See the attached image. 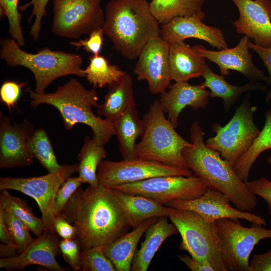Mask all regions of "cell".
Segmentation results:
<instances>
[{
	"label": "cell",
	"mask_w": 271,
	"mask_h": 271,
	"mask_svg": "<svg viewBox=\"0 0 271 271\" xmlns=\"http://www.w3.org/2000/svg\"><path fill=\"white\" fill-rule=\"evenodd\" d=\"M59 215L75 227L82 250L103 246L131 227L111 188L100 183L84 190L79 187Z\"/></svg>",
	"instance_id": "1"
},
{
	"label": "cell",
	"mask_w": 271,
	"mask_h": 271,
	"mask_svg": "<svg viewBox=\"0 0 271 271\" xmlns=\"http://www.w3.org/2000/svg\"><path fill=\"white\" fill-rule=\"evenodd\" d=\"M192 146L185 148L182 156L187 167L201 178L211 189L225 195L235 208L251 212L257 205V198L236 174L234 166L220 154L208 147L204 141L205 132L194 122L190 129Z\"/></svg>",
	"instance_id": "2"
},
{
	"label": "cell",
	"mask_w": 271,
	"mask_h": 271,
	"mask_svg": "<svg viewBox=\"0 0 271 271\" xmlns=\"http://www.w3.org/2000/svg\"><path fill=\"white\" fill-rule=\"evenodd\" d=\"M104 15V34L126 59L137 58L149 41L160 36V24L147 0H110Z\"/></svg>",
	"instance_id": "3"
},
{
	"label": "cell",
	"mask_w": 271,
	"mask_h": 271,
	"mask_svg": "<svg viewBox=\"0 0 271 271\" xmlns=\"http://www.w3.org/2000/svg\"><path fill=\"white\" fill-rule=\"evenodd\" d=\"M27 92L32 107L42 104L55 107L67 130L72 129L77 123L85 124L91 128L93 140L101 146L107 144L116 135L113 122L95 115L92 110V107L97 108L99 105L96 90L86 89L75 78L58 86L54 92L38 93L30 89Z\"/></svg>",
	"instance_id": "4"
},
{
	"label": "cell",
	"mask_w": 271,
	"mask_h": 271,
	"mask_svg": "<svg viewBox=\"0 0 271 271\" xmlns=\"http://www.w3.org/2000/svg\"><path fill=\"white\" fill-rule=\"evenodd\" d=\"M0 58L9 67L23 66L33 74L36 81L35 91L45 92L46 89L56 79L69 75L85 77L81 55L48 47L28 53L21 49L12 38L1 39Z\"/></svg>",
	"instance_id": "5"
},
{
	"label": "cell",
	"mask_w": 271,
	"mask_h": 271,
	"mask_svg": "<svg viewBox=\"0 0 271 271\" xmlns=\"http://www.w3.org/2000/svg\"><path fill=\"white\" fill-rule=\"evenodd\" d=\"M165 114L158 100L150 105L148 111L143 117L145 128L140 142L136 145V157L172 167L189 169L182 152L192 144L176 131Z\"/></svg>",
	"instance_id": "6"
},
{
	"label": "cell",
	"mask_w": 271,
	"mask_h": 271,
	"mask_svg": "<svg viewBox=\"0 0 271 271\" xmlns=\"http://www.w3.org/2000/svg\"><path fill=\"white\" fill-rule=\"evenodd\" d=\"M171 208L168 218L181 236L180 249L210 265L214 271H227L222 257L215 221L192 210Z\"/></svg>",
	"instance_id": "7"
},
{
	"label": "cell",
	"mask_w": 271,
	"mask_h": 271,
	"mask_svg": "<svg viewBox=\"0 0 271 271\" xmlns=\"http://www.w3.org/2000/svg\"><path fill=\"white\" fill-rule=\"evenodd\" d=\"M257 109L251 106L250 93L243 98L230 121L224 126L215 123L212 130L215 133L208 139L206 145L218 152L232 166L250 148L260 130L254 121Z\"/></svg>",
	"instance_id": "8"
},
{
	"label": "cell",
	"mask_w": 271,
	"mask_h": 271,
	"mask_svg": "<svg viewBox=\"0 0 271 271\" xmlns=\"http://www.w3.org/2000/svg\"><path fill=\"white\" fill-rule=\"evenodd\" d=\"M215 223L227 271H250V255L261 240L271 238V229L256 224L246 227L229 218L218 219Z\"/></svg>",
	"instance_id": "9"
},
{
	"label": "cell",
	"mask_w": 271,
	"mask_h": 271,
	"mask_svg": "<svg viewBox=\"0 0 271 271\" xmlns=\"http://www.w3.org/2000/svg\"><path fill=\"white\" fill-rule=\"evenodd\" d=\"M79 163L65 164L57 173L28 178L2 177L0 190L19 191L33 198L37 203L46 230L55 231L53 212L55 197L66 179L78 171Z\"/></svg>",
	"instance_id": "10"
},
{
	"label": "cell",
	"mask_w": 271,
	"mask_h": 271,
	"mask_svg": "<svg viewBox=\"0 0 271 271\" xmlns=\"http://www.w3.org/2000/svg\"><path fill=\"white\" fill-rule=\"evenodd\" d=\"M101 0H52V31L55 35L78 39L103 26Z\"/></svg>",
	"instance_id": "11"
},
{
	"label": "cell",
	"mask_w": 271,
	"mask_h": 271,
	"mask_svg": "<svg viewBox=\"0 0 271 271\" xmlns=\"http://www.w3.org/2000/svg\"><path fill=\"white\" fill-rule=\"evenodd\" d=\"M112 188L126 193L145 196L164 205L174 200L198 198L209 187L201 178L192 175L159 176Z\"/></svg>",
	"instance_id": "12"
},
{
	"label": "cell",
	"mask_w": 271,
	"mask_h": 271,
	"mask_svg": "<svg viewBox=\"0 0 271 271\" xmlns=\"http://www.w3.org/2000/svg\"><path fill=\"white\" fill-rule=\"evenodd\" d=\"M192 175V171L188 168L140 158L119 162L102 161L97 170L99 183L109 188L159 176Z\"/></svg>",
	"instance_id": "13"
},
{
	"label": "cell",
	"mask_w": 271,
	"mask_h": 271,
	"mask_svg": "<svg viewBox=\"0 0 271 271\" xmlns=\"http://www.w3.org/2000/svg\"><path fill=\"white\" fill-rule=\"evenodd\" d=\"M35 129L28 120L12 123L0 111V168H22L31 165L34 157L28 148V142Z\"/></svg>",
	"instance_id": "14"
},
{
	"label": "cell",
	"mask_w": 271,
	"mask_h": 271,
	"mask_svg": "<svg viewBox=\"0 0 271 271\" xmlns=\"http://www.w3.org/2000/svg\"><path fill=\"white\" fill-rule=\"evenodd\" d=\"M169 48V44L159 36L149 41L137 58L133 72L138 80L148 82L154 94H161L170 85Z\"/></svg>",
	"instance_id": "15"
},
{
	"label": "cell",
	"mask_w": 271,
	"mask_h": 271,
	"mask_svg": "<svg viewBox=\"0 0 271 271\" xmlns=\"http://www.w3.org/2000/svg\"><path fill=\"white\" fill-rule=\"evenodd\" d=\"M230 199L222 193L209 188L201 197L192 200H174L164 205L177 209L194 211L204 218L213 221L221 218L245 220L252 224L266 225L265 220L260 215L233 208Z\"/></svg>",
	"instance_id": "16"
},
{
	"label": "cell",
	"mask_w": 271,
	"mask_h": 271,
	"mask_svg": "<svg viewBox=\"0 0 271 271\" xmlns=\"http://www.w3.org/2000/svg\"><path fill=\"white\" fill-rule=\"evenodd\" d=\"M249 39L243 35L234 47L218 51L208 50L202 45H195L193 47L205 58L217 65L223 76L229 75L230 70H234L242 74L251 82L261 81L270 84L269 78L252 61V55L249 52Z\"/></svg>",
	"instance_id": "17"
},
{
	"label": "cell",
	"mask_w": 271,
	"mask_h": 271,
	"mask_svg": "<svg viewBox=\"0 0 271 271\" xmlns=\"http://www.w3.org/2000/svg\"><path fill=\"white\" fill-rule=\"evenodd\" d=\"M239 18L233 23L236 32L254 43L271 48V3L269 0H232Z\"/></svg>",
	"instance_id": "18"
},
{
	"label": "cell",
	"mask_w": 271,
	"mask_h": 271,
	"mask_svg": "<svg viewBox=\"0 0 271 271\" xmlns=\"http://www.w3.org/2000/svg\"><path fill=\"white\" fill-rule=\"evenodd\" d=\"M58 235L45 230L28 248L17 256L1 258L0 267L7 270H23L30 265H38L52 271H65L56 257L61 252Z\"/></svg>",
	"instance_id": "19"
},
{
	"label": "cell",
	"mask_w": 271,
	"mask_h": 271,
	"mask_svg": "<svg viewBox=\"0 0 271 271\" xmlns=\"http://www.w3.org/2000/svg\"><path fill=\"white\" fill-rule=\"evenodd\" d=\"M202 21L195 16L174 18L168 23L160 25V36L169 44L194 38L204 41L218 50L227 48L222 30L207 25Z\"/></svg>",
	"instance_id": "20"
},
{
	"label": "cell",
	"mask_w": 271,
	"mask_h": 271,
	"mask_svg": "<svg viewBox=\"0 0 271 271\" xmlns=\"http://www.w3.org/2000/svg\"><path fill=\"white\" fill-rule=\"evenodd\" d=\"M159 104L175 127L182 110L189 106L194 110L205 108L209 103L210 91L201 84L193 85L188 81L175 82L161 94Z\"/></svg>",
	"instance_id": "21"
},
{
	"label": "cell",
	"mask_w": 271,
	"mask_h": 271,
	"mask_svg": "<svg viewBox=\"0 0 271 271\" xmlns=\"http://www.w3.org/2000/svg\"><path fill=\"white\" fill-rule=\"evenodd\" d=\"M169 45L172 80L175 82H184L202 76L207 64L205 58L193 47H191L184 41Z\"/></svg>",
	"instance_id": "22"
},
{
	"label": "cell",
	"mask_w": 271,
	"mask_h": 271,
	"mask_svg": "<svg viewBox=\"0 0 271 271\" xmlns=\"http://www.w3.org/2000/svg\"><path fill=\"white\" fill-rule=\"evenodd\" d=\"M158 218L153 217L145 221L130 232L102 246L104 253L116 271L130 270L139 240L147 228Z\"/></svg>",
	"instance_id": "23"
},
{
	"label": "cell",
	"mask_w": 271,
	"mask_h": 271,
	"mask_svg": "<svg viewBox=\"0 0 271 271\" xmlns=\"http://www.w3.org/2000/svg\"><path fill=\"white\" fill-rule=\"evenodd\" d=\"M167 217H159L145 232V238L136 251L131 266L132 271H146L155 253L169 236L178 232L176 226L169 222Z\"/></svg>",
	"instance_id": "24"
},
{
	"label": "cell",
	"mask_w": 271,
	"mask_h": 271,
	"mask_svg": "<svg viewBox=\"0 0 271 271\" xmlns=\"http://www.w3.org/2000/svg\"><path fill=\"white\" fill-rule=\"evenodd\" d=\"M111 189L124 211L132 228L151 218L169 217L171 207L145 196L126 193L113 188Z\"/></svg>",
	"instance_id": "25"
},
{
	"label": "cell",
	"mask_w": 271,
	"mask_h": 271,
	"mask_svg": "<svg viewBox=\"0 0 271 271\" xmlns=\"http://www.w3.org/2000/svg\"><path fill=\"white\" fill-rule=\"evenodd\" d=\"M113 122L123 160L137 159L135 154L136 140L143 134L145 125L143 119L139 116L136 103L130 105Z\"/></svg>",
	"instance_id": "26"
},
{
	"label": "cell",
	"mask_w": 271,
	"mask_h": 271,
	"mask_svg": "<svg viewBox=\"0 0 271 271\" xmlns=\"http://www.w3.org/2000/svg\"><path fill=\"white\" fill-rule=\"evenodd\" d=\"M108 93L103 103L97 107V113L113 122L131 104L134 100L132 77L127 72L117 81L108 85Z\"/></svg>",
	"instance_id": "27"
},
{
	"label": "cell",
	"mask_w": 271,
	"mask_h": 271,
	"mask_svg": "<svg viewBox=\"0 0 271 271\" xmlns=\"http://www.w3.org/2000/svg\"><path fill=\"white\" fill-rule=\"evenodd\" d=\"M204 81L201 84L210 90V97L222 99L225 111L228 112L239 97L243 93L251 91L267 92L266 87L259 82H251L242 86H235L227 82L224 76L214 73L206 64L202 74Z\"/></svg>",
	"instance_id": "28"
},
{
	"label": "cell",
	"mask_w": 271,
	"mask_h": 271,
	"mask_svg": "<svg viewBox=\"0 0 271 271\" xmlns=\"http://www.w3.org/2000/svg\"><path fill=\"white\" fill-rule=\"evenodd\" d=\"M204 0H152L150 7L154 16L163 25L181 16H195L204 20Z\"/></svg>",
	"instance_id": "29"
},
{
	"label": "cell",
	"mask_w": 271,
	"mask_h": 271,
	"mask_svg": "<svg viewBox=\"0 0 271 271\" xmlns=\"http://www.w3.org/2000/svg\"><path fill=\"white\" fill-rule=\"evenodd\" d=\"M271 149V109L265 113L263 128L250 148L237 160L234 169L243 182L248 181L250 171L254 162L263 152ZM271 165V155L267 159Z\"/></svg>",
	"instance_id": "30"
},
{
	"label": "cell",
	"mask_w": 271,
	"mask_h": 271,
	"mask_svg": "<svg viewBox=\"0 0 271 271\" xmlns=\"http://www.w3.org/2000/svg\"><path fill=\"white\" fill-rule=\"evenodd\" d=\"M106 157V152L103 146L97 145L93 139L86 136L77 157L79 161L77 172L84 183L93 187L99 184L97 170L102 160Z\"/></svg>",
	"instance_id": "31"
},
{
	"label": "cell",
	"mask_w": 271,
	"mask_h": 271,
	"mask_svg": "<svg viewBox=\"0 0 271 271\" xmlns=\"http://www.w3.org/2000/svg\"><path fill=\"white\" fill-rule=\"evenodd\" d=\"M88 60V65L84 69L85 77L94 87L108 86L118 80L125 72L117 65L110 64L102 55L92 54Z\"/></svg>",
	"instance_id": "32"
},
{
	"label": "cell",
	"mask_w": 271,
	"mask_h": 271,
	"mask_svg": "<svg viewBox=\"0 0 271 271\" xmlns=\"http://www.w3.org/2000/svg\"><path fill=\"white\" fill-rule=\"evenodd\" d=\"M0 205L5 209L11 210L37 237L45 231L42 219L34 214L32 208L25 200L11 195L8 190L2 191Z\"/></svg>",
	"instance_id": "33"
},
{
	"label": "cell",
	"mask_w": 271,
	"mask_h": 271,
	"mask_svg": "<svg viewBox=\"0 0 271 271\" xmlns=\"http://www.w3.org/2000/svg\"><path fill=\"white\" fill-rule=\"evenodd\" d=\"M29 149L34 157L49 172L57 173L64 165L58 163L51 142L43 128L35 129L28 142Z\"/></svg>",
	"instance_id": "34"
},
{
	"label": "cell",
	"mask_w": 271,
	"mask_h": 271,
	"mask_svg": "<svg viewBox=\"0 0 271 271\" xmlns=\"http://www.w3.org/2000/svg\"><path fill=\"white\" fill-rule=\"evenodd\" d=\"M3 210L4 221L15 242L18 254L25 250L36 238H33L28 226L10 210Z\"/></svg>",
	"instance_id": "35"
},
{
	"label": "cell",
	"mask_w": 271,
	"mask_h": 271,
	"mask_svg": "<svg viewBox=\"0 0 271 271\" xmlns=\"http://www.w3.org/2000/svg\"><path fill=\"white\" fill-rule=\"evenodd\" d=\"M19 0H0L1 14L6 16L9 22V31L12 38L20 47L25 45V40L21 25L22 14L19 12Z\"/></svg>",
	"instance_id": "36"
},
{
	"label": "cell",
	"mask_w": 271,
	"mask_h": 271,
	"mask_svg": "<svg viewBox=\"0 0 271 271\" xmlns=\"http://www.w3.org/2000/svg\"><path fill=\"white\" fill-rule=\"evenodd\" d=\"M81 256L83 271H116L112 262L104 253L102 246L82 250Z\"/></svg>",
	"instance_id": "37"
},
{
	"label": "cell",
	"mask_w": 271,
	"mask_h": 271,
	"mask_svg": "<svg viewBox=\"0 0 271 271\" xmlns=\"http://www.w3.org/2000/svg\"><path fill=\"white\" fill-rule=\"evenodd\" d=\"M83 184V182L79 176H71L62 184L54 199L53 212L55 217L62 212L72 196Z\"/></svg>",
	"instance_id": "38"
},
{
	"label": "cell",
	"mask_w": 271,
	"mask_h": 271,
	"mask_svg": "<svg viewBox=\"0 0 271 271\" xmlns=\"http://www.w3.org/2000/svg\"><path fill=\"white\" fill-rule=\"evenodd\" d=\"M61 252L65 261L75 271L82 269L81 248L76 238L70 239H62L59 241Z\"/></svg>",
	"instance_id": "39"
},
{
	"label": "cell",
	"mask_w": 271,
	"mask_h": 271,
	"mask_svg": "<svg viewBox=\"0 0 271 271\" xmlns=\"http://www.w3.org/2000/svg\"><path fill=\"white\" fill-rule=\"evenodd\" d=\"M49 1V0H31L29 3L19 7V10L24 11L29 6H33L29 21H31L33 17L35 19L29 33L34 40L39 38L42 20L46 14V8Z\"/></svg>",
	"instance_id": "40"
},
{
	"label": "cell",
	"mask_w": 271,
	"mask_h": 271,
	"mask_svg": "<svg viewBox=\"0 0 271 271\" xmlns=\"http://www.w3.org/2000/svg\"><path fill=\"white\" fill-rule=\"evenodd\" d=\"M104 35L102 27L99 28L91 33L86 39H80L77 42L70 41L69 43L77 49L82 48L87 52L97 55L103 46Z\"/></svg>",
	"instance_id": "41"
},
{
	"label": "cell",
	"mask_w": 271,
	"mask_h": 271,
	"mask_svg": "<svg viewBox=\"0 0 271 271\" xmlns=\"http://www.w3.org/2000/svg\"><path fill=\"white\" fill-rule=\"evenodd\" d=\"M27 85L26 82L19 83L14 81H6L0 88V99L11 112L15 107L20 96L21 89Z\"/></svg>",
	"instance_id": "42"
},
{
	"label": "cell",
	"mask_w": 271,
	"mask_h": 271,
	"mask_svg": "<svg viewBox=\"0 0 271 271\" xmlns=\"http://www.w3.org/2000/svg\"><path fill=\"white\" fill-rule=\"evenodd\" d=\"M246 183L252 193L261 197L266 202L268 213L271 216V180L262 177Z\"/></svg>",
	"instance_id": "43"
},
{
	"label": "cell",
	"mask_w": 271,
	"mask_h": 271,
	"mask_svg": "<svg viewBox=\"0 0 271 271\" xmlns=\"http://www.w3.org/2000/svg\"><path fill=\"white\" fill-rule=\"evenodd\" d=\"M54 227L56 233L62 239H70L76 238L75 227L61 215L55 217Z\"/></svg>",
	"instance_id": "44"
},
{
	"label": "cell",
	"mask_w": 271,
	"mask_h": 271,
	"mask_svg": "<svg viewBox=\"0 0 271 271\" xmlns=\"http://www.w3.org/2000/svg\"><path fill=\"white\" fill-rule=\"evenodd\" d=\"M249 47L250 49H252L257 54L268 72L270 81V87L267 92L265 101L266 103H269L271 101V48H264L259 46L250 41L249 42Z\"/></svg>",
	"instance_id": "45"
},
{
	"label": "cell",
	"mask_w": 271,
	"mask_h": 271,
	"mask_svg": "<svg viewBox=\"0 0 271 271\" xmlns=\"http://www.w3.org/2000/svg\"><path fill=\"white\" fill-rule=\"evenodd\" d=\"M249 268L250 271H271V247L264 253L254 255Z\"/></svg>",
	"instance_id": "46"
},
{
	"label": "cell",
	"mask_w": 271,
	"mask_h": 271,
	"mask_svg": "<svg viewBox=\"0 0 271 271\" xmlns=\"http://www.w3.org/2000/svg\"><path fill=\"white\" fill-rule=\"evenodd\" d=\"M178 257L192 271H214L210 265L202 263L189 255H179Z\"/></svg>",
	"instance_id": "47"
},
{
	"label": "cell",
	"mask_w": 271,
	"mask_h": 271,
	"mask_svg": "<svg viewBox=\"0 0 271 271\" xmlns=\"http://www.w3.org/2000/svg\"><path fill=\"white\" fill-rule=\"evenodd\" d=\"M0 241L1 243L16 247L15 242L4 221L3 210L0 206Z\"/></svg>",
	"instance_id": "48"
},
{
	"label": "cell",
	"mask_w": 271,
	"mask_h": 271,
	"mask_svg": "<svg viewBox=\"0 0 271 271\" xmlns=\"http://www.w3.org/2000/svg\"><path fill=\"white\" fill-rule=\"evenodd\" d=\"M19 255L16 247L1 243L0 256L1 258H13Z\"/></svg>",
	"instance_id": "49"
}]
</instances>
